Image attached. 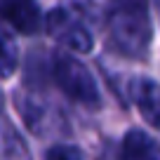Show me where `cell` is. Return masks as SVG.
I'll return each instance as SVG.
<instances>
[{
	"instance_id": "obj_1",
	"label": "cell",
	"mask_w": 160,
	"mask_h": 160,
	"mask_svg": "<svg viewBox=\"0 0 160 160\" xmlns=\"http://www.w3.org/2000/svg\"><path fill=\"white\" fill-rule=\"evenodd\" d=\"M115 45L127 54H141L148 42V24H146L144 2L122 5V10L115 14L113 28H111Z\"/></svg>"
},
{
	"instance_id": "obj_6",
	"label": "cell",
	"mask_w": 160,
	"mask_h": 160,
	"mask_svg": "<svg viewBox=\"0 0 160 160\" xmlns=\"http://www.w3.org/2000/svg\"><path fill=\"white\" fill-rule=\"evenodd\" d=\"M134 101L141 115L151 125L160 127V85L151 80H139L134 85Z\"/></svg>"
},
{
	"instance_id": "obj_8",
	"label": "cell",
	"mask_w": 160,
	"mask_h": 160,
	"mask_svg": "<svg viewBox=\"0 0 160 160\" xmlns=\"http://www.w3.org/2000/svg\"><path fill=\"white\" fill-rule=\"evenodd\" d=\"M5 75L12 73V61H10V40L5 38V71H2Z\"/></svg>"
},
{
	"instance_id": "obj_5",
	"label": "cell",
	"mask_w": 160,
	"mask_h": 160,
	"mask_svg": "<svg viewBox=\"0 0 160 160\" xmlns=\"http://www.w3.org/2000/svg\"><path fill=\"white\" fill-rule=\"evenodd\" d=\"M120 160H160V146L141 130H130L122 141Z\"/></svg>"
},
{
	"instance_id": "obj_4",
	"label": "cell",
	"mask_w": 160,
	"mask_h": 160,
	"mask_svg": "<svg viewBox=\"0 0 160 160\" xmlns=\"http://www.w3.org/2000/svg\"><path fill=\"white\" fill-rule=\"evenodd\" d=\"M2 17L19 33H35L40 26V10L35 0H2Z\"/></svg>"
},
{
	"instance_id": "obj_3",
	"label": "cell",
	"mask_w": 160,
	"mask_h": 160,
	"mask_svg": "<svg viewBox=\"0 0 160 160\" xmlns=\"http://www.w3.org/2000/svg\"><path fill=\"white\" fill-rule=\"evenodd\" d=\"M47 31H50L57 40H61L64 45L73 47L75 52H90V50H92V38H90V33H87L82 26L73 24L64 10L50 12V17H47Z\"/></svg>"
},
{
	"instance_id": "obj_7",
	"label": "cell",
	"mask_w": 160,
	"mask_h": 160,
	"mask_svg": "<svg viewBox=\"0 0 160 160\" xmlns=\"http://www.w3.org/2000/svg\"><path fill=\"white\" fill-rule=\"evenodd\" d=\"M45 160H82V153L75 146H54L47 151Z\"/></svg>"
},
{
	"instance_id": "obj_2",
	"label": "cell",
	"mask_w": 160,
	"mask_h": 160,
	"mask_svg": "<svg viewBox=\"0 0 160 160\" xmlns=\"http://www.w3.org/2000/svg\"><path fill=\"white\" fill-rule=\"evenodd\" d=\"M54 80H57V85H59V90L75 101L97 104V99H99V92H97L94 78L90 75V71L80 61L71 59V57H57Z\"/></svg>"
}]
</instances>
